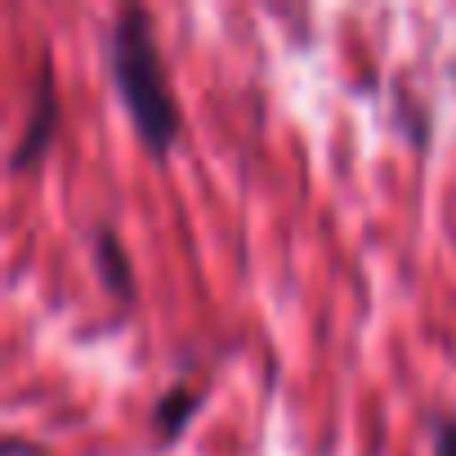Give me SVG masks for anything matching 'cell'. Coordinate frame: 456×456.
<instances>
[{"label":"cell","mask_w":456,"mask_h":456,"mask_svg":"<svg viewBox=\"0 0 456 456\" xmlns=\"http://www.w3.org/2000/svg\"><path fill=\"white\" fill-rule=\"evenodd\" d=\"M108 68H112V86H117L143 148L152 157H166V148L179 134V108H175L170 81L161 72L152 19L143 10H121L117 14V23L108 32Z\"/></svg>","instance_id":"cell-1"},{"label":"cell","mask_w":456,"mask_h":456,"mask_svg":"<svg viewBox=\"0 0 456 456\" xmlns=\"http://www.w3.org/2000/svg\"><path fill=\"white\" fill-rule=\"evenodd\" d=\"M50 130H54V86H50V72H41V90H37V103H32V112H28V130H23V139H19L10 166H14V170L32 166V161L45 152Z\"/></svg>","instance_id":"cell-2"},{"label":"cell","mask_w":456,"mask_h":456,"mask_svg":"<svg viewBox=\"0 0 456 456\" xmlns=\"http://www.w3.org/2000/svg\"><path fill=\"white\" fill-rule=\"evenodd\" d=\"M94 269H99V278H103L108 291H117L121 300L134 296V287H130V260L121 256V247H117V238L108 233V228H99V233H94Z\"/></svg>","instance_id":"cell-3"},{"label":"cell","mask_w":456,"mask_h":456,"mask_svg":"<svg viewBox=\"0 0 456 456\" xmlns=\"http://www.w3.org/2000/svg\"><path fill=\"white\" fill-rule=\"evenodd\" d=\"M197 403H201V394H192V389H183V385L166 389V394H161V403H157V411H152V425L161 429V438L179 434V429L188 425V416L197 411Z\"/></svg>","instance_id":"cell-4"},{"label":"cell","mask_w":456,"mask_h":456,"mask_svg":"<svg viewBox=\"0 0 456 456\" xmlns=\"http://www.w3.org/2000/svg\"><path fill=\"white\" fill-rule=\"evenodd\" d=\"M434 456H456V420L452 416L434 420Z\"/></svg>","instance_id":"cell-5"}]
</instances>
